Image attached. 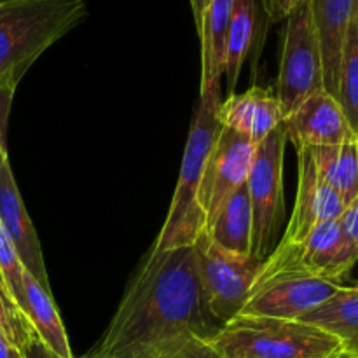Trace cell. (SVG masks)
I'll use <instances>...</instances> for the list:
<instances>
[{"label":"cell","mask_w":358,"mask_h":358,"mask_svg":"<svg viewBox=\"0 0 358 358\" xmlns=\"http://www.w3.org/2000/svg\"><path fill=\"white\" fill-rule=\"evenodd\" d=\"M222 324L210 315L194 247H150L90 358H175L212 341Z\"/></svg>","instance_id":"1"},{"label":"cell","mask_w":358,"mask_h":358,"mask_svg":"<svg viewBox=\"0 0 358 358\" xmlns=\"http://www.w3.org/2000/svg\"><path fill=\"white\" fill-rule=\"evenodd\" d=\"M86 0H0V87H14L30 66L87 17Z\"/></svg>","instance_id":"2"},{"label":"cell","mask_w":358,"mask_h":358,"mask_svg":"<svg viewBox=\"0 0 358 358\" xmlns=\"http://www.w3.org/2000/svg\"><path fill=\"white\" fill-rule=\"evenodd\" d=\"M219 103L220 84L199 91V100L189 129L173 199L159 236L152 245L156 250L192 247L194 241L205 233L206 224L199 206V189H201L206 159L220 128L217 121Z\"/></svg>","instance_id":"3"},{"label":"cell","mask_w":358,"mask_h":358,"mask_svg":"<svg viewBox=\"0 0 358 358\" xmlns=\"http://www.w3.org/2000/svg\"><path fill=\"white\" fill-rule=\"evenodd\" d=\"M210 345L222 358H327L343 348L339 339L301 320L238 315Z\"/></svg>","instance_id":"4"},{"label":"cell","mask_w":358,"mask_h":358,"mask_svg":"<svg viewBox=\"0 0 358 358\" xmlns=\"http://www.w3.org/2000/svg\"><path fill=\"white\" fill-rule=\"evenodd\" d=\"M341 287L308 273L301 264L299 243L280 240L262 262L240 315L299 320L331 299Z\"/></svg>","instance_id":"5"},{"label":"cell","mask_w":358,"mask_h":358,"mask_svg":"<svg viewBox=\"0 0 358 358\" xmlns=\"http://www.w3.org/2000/svg\"><path fill=\"white\" fill-rule=\"evenodd\" d=\"M287 142L289 140L280 124L257 145L247 178L252 208V255L262 262L280 243L285 224L283 157Z\"/></svg>","instance_id":"6"},{"label":"cell","mask_w":358,"mask_h":358,"mask_svg":"<svg viewBox=\"0 0 358 358\" xmlns=\"http://www.w3.org/2000/svg\"><path fill=\"white\" fill-rule=\"evenodd\" d=\"M285 20L275 93L282 105L283 117L296 110L311 94L325 91L324 63L310 0H301Z\"/></svg>","instance_id":"7"},{"label":"cell","mask_w":358,"mask_h":358,"mask_svg":"<svg viewBox=\"0 0 358 358\" xmlns=\"http://www.w3.org/2000/svg\"><path fill=\"white\" fill-rule=\"evenodd\" d=\"M198 276L210 315L227 324L241 313L261 271L262 261L254 255H238L219 247L203 233L194 241Z\"/></svg>","instance_id":"8"},{"label":"cell","mask_w":358,"mask_h":358,"mask_svg":"<svg viewBox=\"0 0 358 358\" xmlns=\"http://www.w3.org/2000/svg\"><path fill=\"white\" fill-rule=\"evenodd\" d=\"M257 143L247 136L220 126L210 156L206 159L199 189V206H201L205 224L208 226L219 213L226 199L247 184L254 164ZM206 229V227H205Z\"/></svg>","instance_id":"9"},{"label":"cell","mask_w":358,"mask_h":358,"mask_svg":"<svg viewBox=\"0 0 358 358\" xmlns=\"http://www.w3.org/2000/svg\"><path fill=\"white\" fill-rule=\"evenodd\" d=\"M297 157L299 180L296 205L290 220L287 222L285 233L282 234V240L289 243H301L315 226L327 220H338L346 208L341 196L318 175L310 149H299Z\"/></svg>","instance_id":"10"},{"label":"cell","mask_w":358,"mask_h":358,"mask_svg":"<svg viewBox=\"0 0 358 358\" xmlns=\"http://www.w3.org/2000/svg\"><path fill=\"white\" fill-rule=\"evenodd\" d=\"M282 126L287 140L294 143L296 150L336 145L357 136L338 98L327 91L306 98L296 110L283 117Z\"/></svg>","instance_id":"11"},{"label":"cell","mask_w":358,"mask_h":358,"mask_svg":"<svg viewBox=\"0 0 358 358\" xmlns=\"http://www.w3.org/2000/svg\"><path fill=\"white\" fill-rule=\"evenodd\" d=\"M0 224L16 248L24 271L34 276L38 285L51 292L41 241L17 191L9 159L0 168Z\"/></svg>","instance_id":"12"},{"label":"cell","mask_w":358,"mask_h":358,"mask_svg":"<svg viewBox=\"0 0 358 358\" xmlns=\"http://www.w3.org/2000/svg\"><path fill=\"white\" fill-rule=\"evenodd\" d=\"M299 259L308 273L341 285L358 261V250L345 236L338 220H327L311 229L299 243Z\"/></svg>","instance_id":"13"},{"label":"cell","mask_w":358,"mask_h":358,"mask_svg":"<svg viewBox=\"0 0 358 358\" xmlns=\"http://www.w3.org/2000/svg\"><path fill=\"white\" fill-rule=\"evenodd\" d=\"M217 121L240 135L261 143L283 122V110L275 93L254 86L245 93H233L220 101Z\"/></svg>","instance_id":"14"},{"label":"cell","mask_w":358,"mask_h":358,"mask_svg":"<svg viewBox=\"0 0 358 358\" xmlns=\"http://www.w3.org/2000/svg\"><path fill=\"white\" fill-rule=\"evenodd\" d=\"M353 7L355 0H310L311 17L324 63V86L334 98H338L339 65Z\"/></svg>","instance_id":"15"},{"label":"cell","mask_w":358,"mask_h":358,"mask_svg":"<svg viewBox=\"0 0 358 358\" xmlns=\"http://www.w3.org/2000/svg\"><path fill=\"white\" fill-rule=\"evenodd\" d=\"M234 0H206L196 27L201 42V91L220 84L226 58V37L233 17Z\"/></svg>","instance_id":"16"},{"label":"cell","mask_w":358,"mask_h":358,"mask_svg":"<svg viewBox=\"0 0 358 358\" xmlns=\"http://www.w3.org/2000/svg\"><path fill=\"white\" fill-rule=\"evenodd\" d=\"M205 233L219 247L233 254L252 255V208L247 184L226 199Z\"/></svg>","instance_id":"17"},{"label":"cell","mask_w":358,"mask_h":358,"mask_svg":"<svg viewBox=\"0 0 358 358\" xmlns=\"http://www.w3.org/2000/svg\"><path fill=\"white\" fill-rule=\"evenodd\" d=\"M339 339L346 352H358V283L341 287L331 299L299 318Z\"/></svg>","instance_id":"18"},{"label":"cell","mask_w":358,"mask_h":358,"mask_svg":"<svg viewBox=\"0 0 358 358\" xmlns=\"http://www.w3.org/2000/svg\"><path fill=\"white\" fill-rule=\"evenodd\" d=\"M24 299H27V310L24 315L30 320L38 341L48 346L52 353L62 358H76L70 348L69 336L63 327L62 317L58 313L51 292L38 285L31 275L24 271Z\"/></svg>","instance_id":"19"},{"label":"cell","mask_w":358,"mask_h":358,"mask_svg":"<svg viewBox=\"0 0 358 358\" xmlns=\"http://www.w3.org/2000/svg\"><path fill=\"white\" fill-rule=\"evenodd\" d=\"M315 166L325 184L343 198L346 206L358 198V138L336 145L311 147Z\"/></svg>","instance_id":"20"},{"label":"cell","mask_w":358,"mask_h":358,"mask_svg":"<svg viewBox=\"0 0 358 358\" xmlns=\"http://www.w3.org/2000/svg\"><path fill=\"white\" fill-rule=\"evenodd\" d=\"M257 14L259 6L255 0H234L233 17L226 37V58H224V76L227 79L229 94L234 93L238 77L257 35Z\"/></svg>","instance_id":"21"},{"label":"cell","mask_w":358,"mask_h":358,"mask_svg":"<svg viewBox=\"0 0 358 358\" xmlns=\"http://www.w3.org/2000/svg\"><path fill=\"white\" fill-rule=\"evenodd\" d=\"M338 101L353 133L358 136V0H355L352 20L346 30L345 45H343Z\"/></svg>","instance_id":"22"},{"label":"cell","mask_w":358,"mask_h":358,"mask_svg":"<svg viewBox=\"0 0 358 358\" xmlns=\"http://www.w3.org/2000/svg\"><path fill=\"white\" fill-rule=\"evenodd\" d=\"M0 336L17 352H23L37 338L27 315L3 285H0Z\"/></svg>","instance_id":"23"},{"label":"cell","mask_w":358,"mask_h":358,"mask_svg":"<svg viewBox=\"0 0 358 358\" xmlns=\"http://www.w3.org/2000/svg\"><path fill=\"white\" fill-rule=\"evenodd\" d=\"M0 275H2L3 285H6L7 292L10 294L17 306L27 310V299H24V268L21 264L20 257L16 254V248L10 243L7 238L6 231H3L2 224H0Z\"/></svg>","instance_id":"24"},{"label":"cell","mask_w":358,"mask_h":358,"mask_svg":"<svg viewBox=\"0 0 358 358\" xmlns=\"http://www.w3.org/2000/svg\"><path fill=\"white\" fill-rule=\"evenodd\" d=\"M14 93H16L14 87H0V168H2V164L9 159V156H7L6 136Z\"/></svg>","instance_id":"25"},{"label":"cell","mask_w":358,"mask_h":358,"mask_svg":"<svg viewBox=\"0 0 358 358\" xmlns=\"http://www.w3.org/2000/svg\"><path fill=\"white\" fill-rule=\"evenodd\" d=\"M343 233L353 243V247L358 250V198L350 203L345 208L343 215L338 219Z\"/></svg>","instance_id":"26"},{"label":"cell","mask_w":358,"mask_h":358,"mask_svg":"<svg viewBox=\"0 0 358 358\" xmlns=\"http://www.w3.org/2000/svg\"><path fill=\"white\" fill-rule=\"evenodd\" d=\"M175 358H222L210 341H196L189 345L184 352Z\"/></svg>","instance_id":"27"},{"label":"cell","mask_w":358,"mask_h":358,"mask_svg":"<svg viewBox=\"0 0 358 358\" xmlns=\"http://www.w3.org/2000/svg\"><path fill=\"white\" fill-rule=\"evenodd\" d=\"M20 353L23 355V358H62V357L56 355V353H52L48 346L42 345V343L38 341V338H35L34 341H31L30 345H28L27 348ZM80 358H90V357L84 355Z\"/></svg>","instance_id":"28"},{"label":"cell","mask_w":358,"mask_h":358,"mask_svg":"<svg viewBox=\"0 0 358 358\" xmlns=\"http://www.w3.org/2000/svg\"><path fill=\"white\" fill-rule=\"evenodd\" d=\"M299 2L301 0H269V10L276 20H285Z\"/></svg>","instance_id":"29"},{"label":"cell","mask_w":358,"mask_h":358,"mask_svg":"<svg viewBox=\"0 0 358 358\" xmlns=\"http://www.w3.org/2000/svg\"><path fill=\"white\" fill-rule=\"evenodd\" d=\"M189 2H191L192 17H194V23H196V27H198V24H199V21H201V14H203V10H205L206 0H189Z\"/></svg>","instance_id":"30"},{"label":"cell","mask_w":358,"mask_h":358,"mask_svg":"<svg viewBox=\"0 0 358 358\" xmlns=\"http://www.w3.org/2000/svg\"><path fill=\"white\" fill-rule=\"evenodd\" d=\"M13 346L6 341V339L0 336V358H10V353H13Z\"/></svg>","instance_id":"31"},{"label":"cell","mask_w":358,"mask_h":358,"mask_svg":"<svg viewBox=\"0 0 358 358\" xmlns=\"http://www.w3.org/2000/svg\"><path fill=\"white\" fill-rule=\"evenodd\" d=\"M327 358H353V355L350 352H346L345 348H341V350H339V352H336L334 355H331V357H327Z\"/></svg>","instance_id":"32"},{"label":"cell","mask_w":358,"mask_h":358,"mask_svg":"<svg viewBox=\"0 0 358 358\" xmlns=\"http://www.w3.org/2000/svg\"><path fill=\"white\" fill-rule=\"evenodd\" d=\"M10 358H23V355H21L17 350H13V353H10Z\"/></svg>","instance_id":"33"},{"label":"cell","mask_w":358,"mask_h":358,"mask_svg":"<svg viewBox=\"0 0 358 358\" xmlns=\"http://www.w3.org/2000/svg\"><path fill=\"white\" fill-rule=\"evenodd\" d=\"M0 285H3V280H2V275H0ZM6 287V285H3Z\"/></svg>","instance_id":"34"},{"label":"cell","mask_w":358,"mask_h":358,"mask_svg":"<svg viewBox=\"0 0 358 358\" xmlns=\"http://www.w3.org/2000/svg\"><path fill=\"white\" fill-rule=\"evenodd\" d=\"M353 358H358V352H357V353H353Z\"/></svg>","instance_id":"35"}]
</instances>
